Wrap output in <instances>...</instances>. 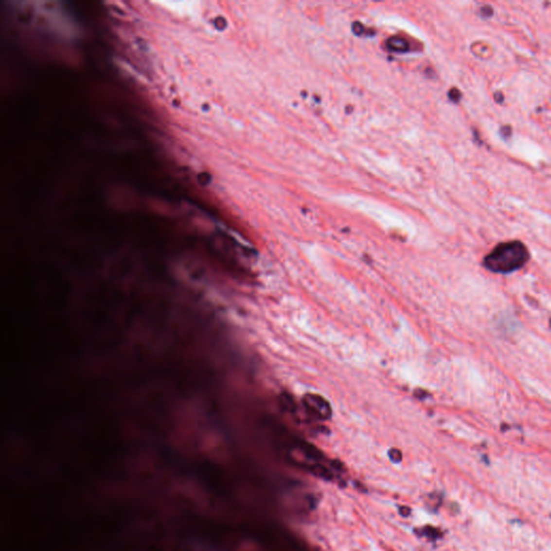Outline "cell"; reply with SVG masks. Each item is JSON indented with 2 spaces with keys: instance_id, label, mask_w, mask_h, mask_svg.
<instances>
[{
  "instance_id": "obj_1",
  "label": "cell",
  "mask_w": 551,
  "mask_h": 551,
  "mask_svg": "<svg viewBox=\"0 0 551 551\" xmlns=\"http://www.w3.org/2000/svg\"><path fill=\"white\" fill-rule=\"evenodd\" d=\"M530 259L529 251L521 241L499 244L483 259V266L492 272L508 274L521 268Z\"/></svg>"
},
{
  "instance_id": "obj_2",
  "label": "cell",
  "mask_w": 551,
  "mask_h": 551,
  "mask_svg": "<svg viewBox=\"0 0 551 551\" xmlns=\"http://www.w3.org/2000/svg\"><path fill=\"white\" fill-rule=\"evenodd\" d=\"M302 406L310 417L318 420H327L332 416V409L325 398L318 394L308 393L302 397Z\"/></svg>"
},
{
  "instance_id": "obj_3",
  "label": "cell",
  "mask_w": 551,
  "mask_h": 551,
  "mask_svg": "<svg viewBox=\"0 0 551 551\" xmlns=\"http://www.w3.org/2000/svg\"><path fill=\"white\" fill-rule=\"evenodd\" d=\"M386 44H387V48L389 50H391V51L396 52V53L407 52L408 50L410 49L408 41H406L405 39L402 38V37H398V36L390 37L387 40Z\"/></svg>"
},
{
  "instance_id": "obj_4",
  "label": "cell",
  "mask_w": 551,
  "mask_h": 551,
  "mask_svg": "<svg viewBox=\"0 0 551 551\" xmlns=\"http://www.w3.org/2000/svg\"><path fill=\"white\" fill-rule=\"evenodd\" d=\"M352 30L357 35V36H362L364 32H365V27H364V25H362L361 23L356 22L352 25Z\"/></svg>"
},
{
  "instance_id": "obj_5",
  "label": "cell",
  "mask_w": 551,
  "mask_h": 551,
  "mask_svg": "<svg viewBox=\"0 0 551 551\" xmlns=\"http://www.w3.org/2000/svg\"><path fill=\"white\" fill-rule=\"evenodd\" d=\"M449 96H450V98L453 100V102H459V99L461 98V93L459 92V89H452L449 92Z\"/></svg>"
}]
</instances>
